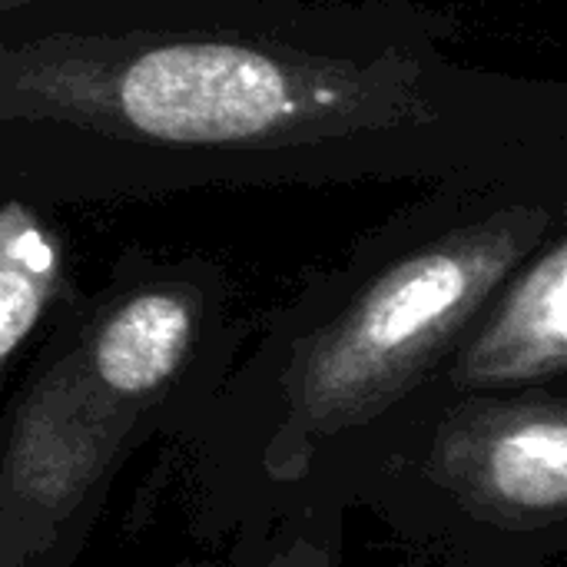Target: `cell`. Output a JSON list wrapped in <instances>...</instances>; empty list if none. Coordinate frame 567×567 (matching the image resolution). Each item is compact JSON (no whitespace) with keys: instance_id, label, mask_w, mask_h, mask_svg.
<instances>
[{"instance_id":"cell-4","label":"cell","mask_w":567,"mask_h":567,"mask_svg":"<svg viewBox=\"0 0 567 567\" xmlns=\"http://www.w3.org/2000/svg\"><path fill=\"white\" fill-rule=\"evenodd\" d=\"M432 475L502 528L558 522L567 505V419L558 399L468 405L445 419Z\"/></svg>"},{"instance_id":"cell-1","label":"cell","mask_w":567,"mask_h":567,"mask_svg":"<svg viewBox=\"0 0 567 567\" xmlns=\"http://www.w3.org/2000/svg\"><path fill=\"white\" fill-rule=\"evenodd\" d=\"M432 0L0 47V199L565 179L567 83L455 53Z\"/></svg>"},{"instance_id":"cell-2","label":"cell","mask_w":567,"mask_h":567,"mask_svg":"<svg viewBox=\"0 0 567 567\" xmlns=\"http://www.w3.org/2000/svg\"><path fill=\"white\" fill-rule=\"evenodd\" d=\"M565 229V179H449L382 246L289 372L292 429L339 435L392 409L508 276Z\"/></svg>"},{"instance_id":"cell-5","label":"cell","mask_w":567,"mask_h":567,"mask_svg":"<svg viewBox=\"0 0 567 567\" xmlns=\"http://www.w3.org/2000/svg\"><path fill=\"white\" fill-rule=\"evenodd\" d=\"M485 329L458 359L462 389L532 385L558 379L567 365V236L555 233L495 292Z\"/></svg>"},{"instance_id":"cell-7","label":"cell","mask_w":567,"mask_h":567,"mask_svg":"<svg viewBox=\"0 0 567 567\" xmlns=\"http://www.w3.org/2000/svg\"><path fill=\"white\" fill-rule=\"evenodd\" d=\"M63 282V249L33 203L0 199V372Z\"/></svg>"},{"instance_id":"cell-8","label":"cell","mask_w":567,"mask_h":567,"mask_svg":"<svg viewBox=\"0 0 567 567\" xmlns=\"http://www.w3.org/2000/svg\"><path fill=\"white\" fill-rule=\"evenodd\" d=\"M272 567H332L326 558H319V555H312V551H296L292 558H286L282 565H272Z\"/></svg>"},{"instance_id":"cell-3","label":"cell","mask_w":567,"mask_h":567,"mask_svg":"<svg viewBox=\"0 0 567 567\" xmlns=\"http://www.w3.org/2000/svg\"><path fill=\"white\" fill-rule=\"evenodd\" d=\"M206 292L193 269L136 272L33 379L0 442V525L73 515L126 429L183 369Z\"/></svg>"},{"instance_id":"cell-6","label":"cell","mask_w":567,"mask_h":567,"mask_svg":"<svg viewBox=\"0 0 567 567\" xmlns=\"http://www.w3.org/2000/svg\"><path fill=\"white\" fill-rule=\"evenodd\" d=\"M326 0H0V47L302 17Z\"/></svg>"}]
</instances>
